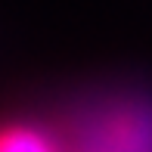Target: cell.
<instances>
[{"label":"cell","mask_w":152,"mask_h":152,"mask_svg":"<svg viewBox=\"0 0 152 152\" xmlns=\"http://www.w3.org/2000/svg\"><path fill=\"white\" fill-rule=\"evenodd\" d=\"M81 152H152V112L124 109L84 134Z\"/></svg>","instance_id":"1"},{"label":"cell","mask_w":152,"mask_h":152,"mask_svg":"<svg viewBox=\"0 0 152 152\" xmlns=\"http://www.w3.org/2000/svg\"><path fill=\"white\" fill-rule=\"evenodd\" d=\"M0 152H59V146L34 127H10L0 130Z\"/></svg>","instance_id":"2"}]
</instances>
